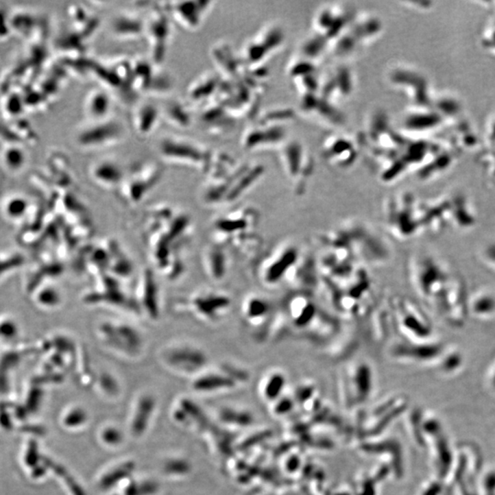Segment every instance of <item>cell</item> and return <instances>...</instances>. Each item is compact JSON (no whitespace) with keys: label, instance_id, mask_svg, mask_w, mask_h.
Returning <instances> with one entry per match:
<instances>
[{"label":"cell","instance_id":"cell-12","mask_svg":"<svg viewBox=\"0 0 495 495\" xmlns=\"http://www.w3.org/2000/svg\"><path fill=\"white\" fill-rule=\"evenodd\" d=\"M175 25L184 31L195 32L202 27L206 16L210 13L216 2L208 0L195 1L162 2Z\"/></svg>","mask_w":495,"mask_h":495},{"label":"cell","instance_id":"cell-7","mask_svg":"<svg viewBox=\"0 0 495 495\" xmlns=\"http://www.w3.org/2000/svg\"><path fill=\"white\" fill-rule=\"evenodd\" d=\"M468 296L469 293L463 277L454 273L433 309L450 328H462L469 317Z\"/></svg>","mask_w":495,"mask_h":495},{"label":"cell","instance_id":"cell-15","mask_svg":"<svg viewBox=\"0 0 495 495\" xmlns=\"http://www.w3.org/2000/svg\"><path fill=\"white\" fill-rule=\"evenodd\" d=\"M162 123V107L154 99L146 97L133 104L130 124L138 138L146 140L154 135Z\"/></svg>","mask_w":495,"mask_h":495},{"label":"cell","instance_id":"cell-8","mask_svg":"<svg viewBox=\"0 0 495 495\" xmlns=\"http://www.w3.org/2000/svg\"><path fill=\"white\" fill-rule=\"evenodd\" d=\"M284 314L290 326L299 333L309 334L314 326L319 328V324L335 325L333 318L326 317V314L306 293L290 295L285 302Z\"/></svg>","mask_w":495,"mask_h":495},{"label":"cell","instance_id":"cell-22","mask_svg":"<svg viewBox=\"0 0 495 495\" xmlns=\"http://www.w3.org/2000/svg\"><path fill=\"white\" fill-rule=\"evenodd\" d=\"M469 317L489 321L495 317V292L488 287L477 288L468 296Z\"/></svg>","mask_w":495,"mask_h":495},{"label":"cell","instance_id":"cell-11","mask_svg":"<svg viewBox=\"0 0 495 495\" xmlns=\"http://www.w3.org/2000/svg\"><path fill=\"white\" fill-rule=\"evenodd\" d=\"M300 261L298 248L287 245L263 261L259 269L261 282L266 287H276L290 276Z\"/></svg>","mask_w":495,"mask_h":495},{"label":"cell","instance_id":"cell-23","mask_svg":"<svg viewBox=\"0 0 495 495\" xmlns=\"http://www.w3.org/2000/svg\"><path fill=\"white\" fill-rule=\"evenodd\" d=\"M273 304L262 296H251L245 300L243 315L251 325L260 326L273 315Z\"/></svg>","mask_w":495,"mask_h":495},{"label":"cell","instance_id":"cell-9","mask_svg":"<svg viewBox=\"0 0 495 495\" xmlns=\"http://www.w3.org/2000/svg\"><path fill=\"white\" fill-rule=\"evenodd\" d=\"M97 337L106 347L124 354L135 355L143 349L144 341L138 329L118 321H105L97 328Z\"/></svg>","mask_w":495,"mask_h":495},{"label":"cell","instance_id":"cell-19","mask_svg":"<svg viewBox=\"0 0 495 495\" xmlns=\"http://www.w3.org/2000/svg\"><path fill=\"white\" fill-rule=\"evenodd\" d=\"M114 97L100 88L95 86L86 92L83 101V113L86 121H104L113 116Z\"/></svg>","mask_w":495,"mask_h":495},{"label":"cell","instance_id":"cell-18","mask_svg":"<svg viewBox=\"0 0 495 495\" xmlns=\"http://www.w3.org/2000/svg\"><path fill=\"white\" fill-rule=\"evenodd\" d=\"M162 122L173 129L186 132L197 124V110L186 99L173 97L160 104Z\"/></svg>","mask_w":495,"mask_h":495},{"label":"cell","instance_id":"cell-17","mask_svg":"<svg viewBox=\"0 0 495 495\" xmlns=\"http://www.w3.org/2000/svg\"><path fill=\"white\" fill-rule=\"evenodd\" d=\"M223 79L216 71H208L197 76L186 88V99L198 110L216 100Z\"/></svg>","mask_w":495,"mask_h":495},{"label":"cell","instance_id":"cell-2","mask_svg":"<svg viewBox=\"0 0 495 495\" xmlns=\"http://www.w3.org/2000/svg\"><path fill=\"white\" fill-rule=\"evenodd\" d=\"M408 274L415 292L434 309L454 273L437 257L418 254L410 258Z\"/></svg>","mask_w":495,"mask_h":495},{"label":"cell","instance_id":"cell-13","mask_svg":"<svg viewBox=\"0 0 495 495\" xmlns=\"http://www.w3.org/2000/svg\"><path fill=\"white\" fill-rule=\"evenodd\" d=\"M108 29L111 36L119 42H138L145 39L146 15L138 10H121L110 19Z\"/></svg>","mask_w":495,"mask_h":495},{"label":"cell","instance_id":"cell-20","mask_svg":"<svg viewBox=\"0 0 495 495\" xmlns=\"http://www.w3.org/2000/svg\"><path fill=\"white\" fill-rule=\"evenodd\" d=\"M447 349L445 344L437 339L428 342H409L402 341L394 348L393 354L396 358L411 361H428L442 357Z\"/></svg>","mask_w":495,"mask_h":495},{"label":"cell","instance_id":"cell-25","mask_svg":"<svg viewBox=\"0 0 495 495\" xmlns=\"http://www.w3.org/2000/svg\"><path fill=\"white\" fill-rule=\"evenodd\" d=\"M479 258L489 271L495 274V241H490L481 248Z\"/></svg>","mask_w":495,"mask_h":495},{"label":"cell","instance_id":"cell-16","mask_svg":"<svg viewBox=\"0 0 495 495\" xmlns=\"http://www.w3.org/2000/svg\"><path fill=\"white\" fill-rule=\"evenodd\" d=\"M88 175L92 183L100 189H119L126 175V168L116 158L103 156L89 163Z\"/></svg>","mask_w":495,"mask_h":495},{"label":"cell","instance_id":"cell-26","mask_svg":"<svg viewBox=\"0 0 495 495\" xmlns=\"http://www.w3.org/2000/svg\"><path fill=\"white\" fill-rule=\"evenodd\" d=\"M318 15L322 16L323 18L328 19V20H329V21H333V19H331L330 10H329V9H326V10H322V12H321L319 13V14H318ZM339 19L338 16L335 15V17H334V23H326L317 24L318 31H319V29H320L321 32H326V31H328V29L333 28V25L335 27H339V26L342 25V24H339V23H335L336 21H339Z\"/></svg>","mask_w":495,"mask_h":495},{"label":"cell","instance_id":"cell-3","mask_svg":"<svg viewBox=\"0 0 495 495\" xmlns=\"http://www.w3.org/2000/svg\"><path fill=\"white\" fill-rule=\"evenodd\" d=\"M127 134L126 125L113 115L104 121H85L75 130L73 141L76 148L90 154L121 145L126 140Z\"/></svg>","mask_w":495,"mask_h":495},{"label":"cell","instance_id":"cell-1","mask_svg":"<svg viewBox=\"0 0 495 495\" xmlns=\"http://www.w3.org/2000/svg\"><path fill=\"white\" fill-rule=\"evenodd\" d=\"M159 162L163 165L208 173L214 152L202 141L178 133L160 136L156 143Z\"/></svg>","mask_w":495,"mask_h":495},{"label":"cell","instance_id":"cell-14","mask_svg":"<svg viewBox=\"0 0 495 495\" xmlns=\"http://www.w3.org/2000/svg\"><path fill=\"white\" fill-rule=\"evenodd\" d=\"M160 358L168 366L181 372H195L205 365L203 350L189 342H172L163 348Z\"/></svg>","mask_w":495,"mask_h":495},{"label":"cell","instance_id":"cell-6","mask_svg":"<svg viewBox=\"0 0 495 495\" xmlns=\"http://www.w3.org/2000/svg\"><path fill=\"white\" fill-rule=\"evenodd\" d=\"M173 24L162 2L154 3L146 13L145 39L148 43L149 58L155 65L162 67L172 43Z\"/></svg>","mask_w":495,"mask_h":495},{"label":"cell","instance_id":"cell-24","mask_svg":"<svg viewBox=\"0 0 495 495\" xmlns=\"http://www.w3.org/2000/svg\"><path fill=\"white\" fill-rule=\"evenodd\" d=\"M198 312L209 319H217L222 317L230 306V300L224 295L208 293L197 299Z\"/></svg>","mask_w":495,"mask_h":495},{"label":"cell","instance_id":"cell-21","mask_svg":"<svg viewBox=\"0 0 495 495\" xmlns=\"http://www.w3.org/2000/svg\"><path fill=\"white\" fill-rule=\"evenodd\" d=\"M210 57L213 64L216 65V72L225 81H236L241 77L242 60L237 58L232 49L226 43H217L210 49Z\"/></svg>","mask_w":495,"mask_h":495},{"label":"cell","instance_id":"cell-4","mask_svg":"<svg viewBox=\"0 0 495 495\" xmlns=\"http://www.w3.org/2000/svg\"><path fill=\"white\" fill-rule=\"evenodd\" d=\"M394 326L405 341H435L434 326L428 315L411 299L396 296L391 301Z\"/></svg>","mask_w":495,"mask_h":495},{"label":"cell","instance_id":"cell-5","mask_svg":"<svg viewBox=\"0 0 495 495\" xmlns=\"http://www.w3.org/2000/svg\"><path fill=\"white\" fill-rule=\"evenodd\" d=\"M163 173L165 165L159 160H138L126 170L119 192L127 202L140 203L162 180Z\"/></svg>","mask_w":495,"mask_h":495},{"label":"cell","instance_id":"cell-10","mask_svg":"<svg viewBox=\"0 0 495 495\" xmlns=\"http://www.w3.org/2000/svg\"><path fill=\"white\" fill-rule=\"evenodd\" d=\"M386 221L389 230L399 239H409L425 231L421 208H415L408 200L389 204Z\"/></svg>","mask_w":495,"mask_h":495}]
</instances>
